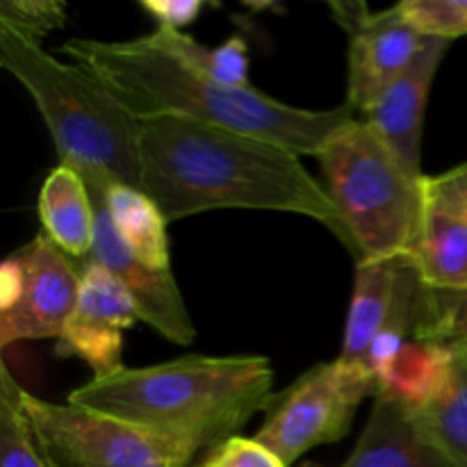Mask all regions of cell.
<instances>
[{"instance_id":"14","label":"cell","mask_w":467,"mask_h":467,"mask_svg":"<svg viewBox=\"0 0 467 467\" xmlns=\"http://www.w3.org/2000/svg\"><path fill=\"white\" fill-rule=\"evenodd\" d=\"M409 260L410 255H397L388 260L356 263L354 295H351L342 351L337 356L342 363L369 372V351L390 319Z\"/></svg>"},{"instance_id":"13","label":"cell","mask_w":467,"mask_h":467,"mask_svg":"<svg viewBox=\"0 0 467 467\" xmlns=\"http://www.w3.org/2000/svg\"><path fill=\"white\" fill-rule=\"evenodd\" d=\"M342 467H459L420 427L413 409L388 392L374 409Z\"/></svg>"},{"instance_id":"2","label":"cell","mask_w":467,"mask_h":467,"mask_svg":"<svg viewBox=\"0 0 467 467\" xmlns=\"http://www.w3.org/2000/svg\"><path fill=\"white\" fill-rule=\"evenodd\" d=\"M59 50L99 78L140 121L182 117L274 141L296 155H317L328 137L354 119L349 103L333 109H301L254 87H226L155 48L146 36L71 39Z\"/></svg>"},{"instance_id":"16","label":"cell","mask_w":467,"mask_h":467,"mask_svg":"<svg viewBox=\"0 0 467 467\" xmlns=\"http://www.w3.org/2000/svg\"><path fill=\"white\" fill-rule=\"evenodd\" d=\"M44 231L73 260H87L94 246L96 214L91 194L80 173L59 162L44 181L39 194Z\"/></svg>"},{"instance_id":"25","label":"cell","mask_w":467,"mask_h":467,"mask_svg":"<svg viewBox=\"0 0 467 467\" xmlns=\"http://www.w3.org/2000/svg\"><path fill=\"white\" fill-rule=\"evenodd\" d=\"M203 467H287L281 461V456L274 454L269 447L255 438L244 436H233L210 450L205 456Z\"/></svg>"},{"instance_id":"12","label":"cell","mask_w":467,"mask_h":467,"mask_svg":"<svg viewBox=\"0 0 467 467\" xmlns=\"http://www.w3.org/2000/svg\"><path fill=\"white\" fill-rule=\"evenodd\" d=\"M450 46L451 41L447 39H429L418 59L363 114V121L390 146L401 167L415 181L424 178L422 126L429 91Z\"/></svg>"},{"instance_id":"5","label":"cell","mask_w":467,"mask_h":467,"mask_svg":"<svg viewBox=\"0 0 467 467\" xmlns=\"http://www.w3.org/2000/svg\"><path fill=\"white\" fill-rule=\"evenodd\" d=\"M315 158L324 190L345 219L356 263L413 254L422 222V181L406 173L372 126L351 119Z\"/></svg>"},{"instance_id":"8","label":"cell","mask_w":467,"mask_h":467,"mask_svg":"<svg viewBox=\"0 0 467 467\" xmlns=\"http://www.w3.org/2000/svg\"><path fill=\"white\" fill-rule=\"evenodd\" d=\"M82 269L48 235L14 251L0 272V342L62 337L78 296Z\"/></svg>"},{"instance_id":"28","label":"cell","mask_w":467,"mask_h":467,"mask_svg":"<svg viewBox=\"0 0 467 467\" xmlns=\"http://www.w3.org/2000/svg\"><path fill=\"white\" fill-rule=\"evenodd\" d=\"M192 467H203V463H194Z\"/></svg>"},{"instance_id":"9","label":"cell","mask_w":467,"mask_h":467,"mask_svg":"<svg viewBox=\"0 0 467 467\" xmlns=\"http://www.w3.org/2000/svg\"><path fill=\"white\" fill-rule=\"evenodd\" d=\"M78 171V169H76ZM87 182V190L91 194L96 214V233L94 246H91V263L108 269L114 278H119L128 295L132 296L140 313L141 322L153 327L160 336L176 345H192L196 336V328L192 324L187 306L182 301L181 287L171 272H155L149 265L137 260L132 251L123 244L109 219L108 208L103 199V181L108 176L96 171H78Z\"/></svg>"},{"instance_id":"18","label":"cell","mask_w":467,"mask_h":467,"mask_svg":"<svg viewBox=\"0 0 467 467\" xmlns=\"http://www.w3.org/2000/svg\"><path fill=\"white\" fill-rule=\"evenodd\" d=\"M451 349L429 340L409 337L379 379V392L397 397L410 409L429 404L450 377Z\"/></svg>"},{"instance_id":"21","label":"cell","mask_w":467,"mask_h":467,"mask_svg":"<svg viewBox=\"0 0 467 467\" xmlns=\"http://www.w3.org/2000/svg\"><path fill=\"white\" fill-rule=\"evenodd\" d=\"M0 467H53L23 409V388L0 365Z\"/></svg>"},{"instance_id":"24","label":"cell","mask_w":467,"mask_h":467,"mask_svg":"<svg viewBox=\"0 0 467 467\" xmlns=\"http://www.w3.org/2000/svg\"><path fill=\"white\" fill-rule=\"evenodd\" d=\"M67 23V5L57 0H3L0 26L9 27L23 39L39 44L46 35Z\"/></svg>"},{"instance_id":"17","label":"cell","mask_w":467,"mask_h":467,"mask_svg":"<svg viewBox=\"0 0 467 467\" xmlns=\"http://www.w3.org/2000/svg\"><path fill=\"white\" fill-rule=\"evenodd\" d=\"M103 199L123 244L155 272H171L167 217L144 190L105 178Z\"/></svg>"},{"instance_id":"20","label":"cell","mask_w":467,"mask_h":467,"mask_svg":"<svg viewBox=\"0 0 467 467\" xmlns=\"http://www.w3.org/2000/svg\"><path fill=\"white\" fill-rule=\"evenodd\" d=\"M146 39L155 46V48L164 50V53L173 55L187 67L196 68V71L205 73L213 80L222 82L226 87H251L249 85V48L242 36L233 35L226 44L219 48H208V46L199 44L194 36L187 32L178 30H164V27H155Z\"/></svg>"},{"instance_id":"7","label":"cell","mask_w":467,"mask_h":467,"mask_svg":"<svg viewBox=\"0 0 467 467\" xmlns=\"http://www.w3.org/2000/svg\"><path fill=\"white\" fill-rule=\"evenodd\" d=\"M377 395L379 381L368 369L340 358L319 363L272 397L255 441L290 467L308 450L345 438L365 397Z\"/></svg>"},{"instance_id":"15","label":"cell","mask_w":467,"mask_h":467,"mask_svg":"<svg viewBox=\"0 0 467 467\" xmlns=\"http://www.w3.org/2000/svg\"><path fill=\"white\" fill-rule=\"evenodd\" d=\"M422 222L410 254L420 278L441 292L467 290V222L422 190Z\"/></svg>"},{"instance_id":"4","label":"cell","mask_w":467,"mask_h":467,"mask_svg":"<svg viewBox=\"0 0 467 467\" xmlns=\"http://www.w3.org/2000/svg\"><path fill=\"white\" fill-rule=\"evenodd\" d=\"M0 64L32 96L59 162L144 190L141 121L99 78L3 26Z\"/></svg>"},{"instance_id":"6","label":"cell","mask_w":467,"mask_h":467,"mask_svg":"<svg viewBox=\"0 0 467 467\" xmlns=\"http://www.w3.org/2000/svg\"><path fill=\"white\" fill-rule=\"evenodd\" d=\"M23 409L53 467H192L194 456L121 418L32 397Z\"/></svg>"},{"instance_id":"22","label":"cell","mask_w":467,"mask_h":467,"mask_svg":"<svg viewBox=\"0 0 467 467\" xmlns=\"http://www.w3.org/2000/svg\"><path fill=\"white\" fill-rule=\"evenodd\" d=\"M413 337L454 347L467 354V290L441 292L422 283Z\"/></svg>"},{"instance_id":"26","label":"cell","mask_w":467,"mask_h":467,"mask_svg":"<svg viewBox=\"0 0 467 467\" xmlns=\"http://www.w3.org/2000/svg\"><path fill=\"white\" fill-rule=\"evenodd\" d=\"M422 190L467 222V162L441 176H424Z\"/></svg>"},{"instance_id":"27","label":"cell","mask_w":467,"mask_h":467,"mask_svg":"<svg viewBox=\"0 0 467 467\" xmlns=\"http://www.w3.org/2000/svg\"><path fill=\"white\" fill-rule=\"evenodd\" d=\"M141 9L164 30H178L187 27L203 12V3L199 0H141Z\"/></svg>"},{"instance_id":"1","label":"cell","mask_w":467,"mask_h":467,"mask_svg":"<svg viewBox=\"0 0 467 467\" xmlns=\"http://www.w3.org/2000/svg\"><path fill=\"white\" fill-rule=\"evenodd\" d=\"M141 185L167 222L222 208L281 210L324 223L354 254L340 210L299 155L182 117L141 121Z\"/></svg>"},{"instance_id":"10","label":"cell","mask_w":467,"mask_h":467,"mask_svg":"<svg viewBox=\"0 0 467 467\" xmlns=\"http://www.w3.org/2000/svg\"><path fill=\"white\" fill-rule=\"evenodd\" d=\"M333 9L345 12L340 21L351 32L347 99L365 114L418 59L429 36L420 35L395 7L379 14L363 5H333Z\"/></svg>"},{"instance_id":"19","label":"cell","mask_w":467,"mask_h":467,"mask_svg":"<svg viewBox=\"0 0 467 467\" xmlns=\"http://www.w3.org/2000/svg\"><path fill=\"white\" fill-rule=\"evenodd\" d=\"M451 349L450 377L429 404L413 409L420 427L459 467H467V354Z\"/></svg>"},{"instance_id":"3","label":"cell","mask_w":467,"mask_h":467,"mask_svg":"<svg viewBox=\"0 0 467 467\" xmlns=\"http://www.w3.org/2000/svg\"><path fill=\"white\" fill-rule=\"evenodd\" d=\"M272 397L274 368L265 356H182L91 379L67 401L137 424L196 456L237 436Z\"/></svg>"},{"instance_id":"11","label":"cell","mask_w":467,"mask_h":467,"mask_svg":"<svg viewBox=\"0 0 467 467\" xmlns=\"http://www.w3.org/2000/svg\"><path fill=\"white\" fill-rule=\"evenodd\" d=\"M80 269V296L55 351L76 356L94 379H103L123 368V331L140 319V313L126 287L108 269L91 260H82Z\"/></svg>"},{"instance_id":"23","label":"cell","mask_w":467,"mask_h":467,"mask_svg":"<svg viewBox=\"0 0 467 467\" xmlns=\"http://www.w3.org/2000/svg\"><path fill=\"white\" fill-rule=\"evenodd\" d=\"M395 9L429 39L454 41L467 35V0H404Z\"/></svg>"}]
</instances>
